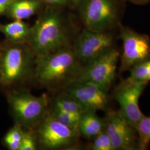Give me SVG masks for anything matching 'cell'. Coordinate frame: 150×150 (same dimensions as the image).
<instances>
[{
  "label": "cell",
  "instance_id": "obj_23",
  "mask_svg": "<svg viewBox=\"0 0 150 150\" xmlns=\"http://www.w3.org/2000/svg\"><path fill=\"white\" fill-rule=\"evenodd\" d=\"M43 4L52 7H62L72 4L71 0H41Z\"/></svg>",
  "mask_w": 150,
  "mask_h": 150
},
{
  "label": "cell",
  "instance_id": "obj_9",
  "mask_svg": "<svg viewBox=\"0 0 150 150\" xmlns=\"http://www.w3.org/2000/svg\"><path fill=\"white\" fill-rule=\"evenodd\" d=\"M113 35L108 31L85 28L75 38L72 47L77 59L83 65L114 47Z\"/></svg>",
  "mask_w": 150,
  "mask_h": 150
},
{
  "label": "cell",
  "instance_id": "obj_27",
  "mask_svg": "<svg viewBox=\"0 0 150 150\" xmlns=\"http://www.w3.org/2000/svg\"></svg>",
  "mask_w": 150,
  "mask_h": 150
},
{
  "label": "cell",
  "instance_id": "obj_20",
  "mask_svg": "<svg viewBox=\"0 0 150 150\" xmlns=\"http://www.w3.org/2000/svg\"><path fill=\"white\" fill-rule=\"evenodd\" d=\"M23 132V129L15 124L6 133L4 138V142L9 150H20Z\"/></svg>",
  "mask_w": 150,
  "mask_h": 150
},
{
  "label": "cell",
  "instance_id": "obj_3",
  "mask_svg": "<svg viewBox=\"0 0 150 150\" xmlns=\"http://www.w3.org/2000/svg\"><path fill=\"white\" fill-rule=\"evenodd\" d=\"M36 56L27 43H12L0 50V85L15 86L33 80Z\"/></svg>",
  "mask_w": 150,
  "mask_h": 150
},
{
  "label": "cell",
  "instance_id": "obj_21",
  "mask_svg": "<svg viewBox=\"0 0 150 150\" xmlns=\"http://www.w3.org/2000/svg\"><path fill=\"white\" fill-rule=\"evenodd\" d=\"M38 138L35 129H23L20 150H35L38 149Z\"/></svg>",
  "mask_w": 150,
  "mask_h": 150
},
{
  "label": "cell",
  "instance_id": "obj_15",
  "mask_svg": "<svg viewBox=\"0 0 150 150\" xmlns=\"http://www.w3.org/2000/svg\"><path fill=\"white\" fill-rule=\"evenodd\" d=\"M42 4L41 0H13L6 13L13 20H26L34 15Z\"/></svg>",
  "mask_w": 150,
  "mask_h": 150
},
{
  "label": "cell",
  "instance_id": "obj_12",
  "mask_svg": "<svg viewBox=\"0 0 150 150\" xmlns=\"http://www.w3.org/2000/svg\"><path fill=\"white\" fill-rule=\"evenodd\" d=\"M63 90L74 97L87 111L103 110L108 104V92L91 82L73 81Z\"/></svg>",
  "mask_w": 150,
  "mask_h": 150
},
{
  "label": "cell",
  "instance_id": "obj_17",
  "mask_svg": "<svg viewBox=\"0 0 150 150\" xmlns=\"http://www.w3.org/2000/svg\"><path fill=\"white\" fill-rule=\"evenodd\" d=\"M135 129L137 135V150H147L150 144V116L144 115Z\"/></svg>",
  "mask_w": 150,
  "mask_h": 150
},
{
  "label": "cell",
  "instance_id": "obj_22",
  "mask_svg": "<svg viewBox=\"0 0 150 150\" xmlns=\"http://www.w3.org/2000/svg\"><path fill=\"white\" fill-rule=\"evenodd\" d=\"M91 148L93 150H114L111 139L105 130L93 138Z\"/></svg>",
  "mask_w": 150,
  "mask_h": 150
},
{
  "label": "cell",
  "instance_id": "obj_14",
  "mask_svg": "<svg viewBox=\"0 0 150 150\" xmlns=\"http://www.w3.org/2000/svg\"><path fill=\"white\" fill-rule=\"evenodd\" d=\"M31 26L23 20H14L10 23L0 25V31L8 42L12 43H28Z\"/></svg>",
  "mask_w": 150,
  "mask_h": 150
},
{
  "label": "cell",
  "instance_id": "obj_16",
  "mask_svg": "<svg viewBox=\"0 0 150 150\" xmlns=\"http://www.w3.org/2000/svg\"><path fill=\"white\" fill-rule=\"evenodd\" d=\"M52 108L80 115H82L87 111L74 97L64 91L55 97L52 102Z\"/></svg>",
  "mask_w": 150,
  "mask_h": 150
},
{
  "label": "cell",
  "instance_id": "obj_5",
  "mask_svg": "<svg viewBox=\"0 0 150 150\" xmlns=\"http://www.w3.org/2000/svg\"><path fill=\"white\" fill-rule=\"evenodd\" d=\"M120 57L119 51L113 47L82 65L75 80L91 82L108 92L115 78Z\"/></svg>",
  "mask_w": 150,
  "mask_h": 150
},
{
  "label": "cell",
  "instance_id": "obj_18",
  "mask_svg": "<svg viewBox=\"0 0 150 150\" xmlns=\"http://www.w3.org/2000/svg\"><path fill=\"white\" fill-rule=\"evenodd\" d=\"M129 76L126 80L134 83L150 81V59L136 64L130 69Z\"/></svg>",
  "mask_w": 150,
  "mask_h": 150
},
{
  "label": "cell",
  "instance_id": "obj_2",
  "mask_svg": "<svg viewBox=\"0 0 150 150\" xmlns=\"http://www.w3.org/2000/svg\"><path fill=\"white\" fill-rule=\"evenodd\" d=\"M28 44L36 56L70 45L64 18L55 7L47 6L31 26Z\"/></svg>",
  "mask_w": 150,
  "mask_h": 150
},
{
  "label": "cell",
  "instance_id": "obj_25",
  "mask_svg": "<svg viewBox=\"0 0 150 150\" xmlns=\"http://www.w3.org/2000/svg\"><path fill=\"white\" fill-rule=\"evenodd\" d=\"M127 1L137 5H145L150 1V0H127Z\"/></svg>",
  "mask_w": 150,
  "mask_h": 150
},
{
  "label": "cell",
  "instance_id": "obj_1",
  "mask_svg": "<svg viewBox=\"0 0 150 150\" xmlns=\"http://www.w3.org/2000/svg\"><path fill=\"white\" fill-rule=\"evenodd\" d=\"M82 66L72 45H67L48 54L36 56L33 80L49 90H63L75 80Z\"/></svg>",
  "mask_w": 150,
  "mask_h": 150
},
{
  "label": "cell",
  "instance_id": "obj_24",
  "mask_svg": "<svg viewBox=\"0 0 150 150\" xmlns=\"http://www.w3.org/2000/svg\"><path fill=\"white\" fill-rule=\"evenodd\" d=\"M13 0H0V17L5 13Z\"/></svg>",
  "mask_w": 150,
  "mask_h": 150
},
{
  "label": "cell",
  "instance_id": "obj_11",
  "mask_svg": "<svg viewBox=\"0 0 150 150\" xmlns=\"http://www.w3.org/2000/svg\"><path fill=\"white\" fill-rule=\"evenodd\" d=\"M104 120V130L111 139L114 150H137L136 131L119 111L107 113Z\"/></svg>",
  "mask_w": 150,
  "mask_h": 150
},
{
  "label": "cell",
  "instance_id": "obj_8",
  "mask_svg": "<svg viewBox=\"0 0 150 150\" xmlns=\"http://www.w3.org/2000/svg\"><path fill=\"white\" fill-rule=\"evenodd\" d=\"M120 36L122 43L120 71H129L136 64L150 59V38L145 34L120 25Z\"/></svg>",
  "mask_w": 150,
  "mask_h": 150
},
{
  "label": "cell",
  "instance_id": "obj_4",
  "mask_svg": "<svg viewBox=\"0 0 150 150\" xmlns=\"http://www.w3.org/2000/svg\"><path fill=\"white\" fill-rule=\"evenodd\" d=\"M7 99L15 124L23 129H35L49 112L45 93L37 96L26 90H14L8 93Z\"/></svg>",
  "mask_w": 150,
  "mask_h": 150
},
{
  "label": "cell",
  "instance_id": "obj_26",
  "mask_svg": "<svg viewBox=\"0 0 150 150\" xmlns=\"http://www.w3.org/2000/svg\"><path fill=\"white\" fill-rule=\"evenodd\" d=\"M81 1L82 0H71V1L72 2V4L77 6V7L80 4Z\"/></svg>",
  "mask_w": 150,
  "mask_h": 150
},
{
  "label": "cell",
  "instance_id": "obj_7",
  "mask_svg": "<svg viewBox=\"0 0 150 150\" xmlns=\"http://www.w3.org/2000/svg\"><path fill=\"white\" fill-rule=\"evenodd\" d=\"M77 7L87 29L108 31L117 22V8L113 0H82Z\"/></svg>",
  "mask_w": 150,
  "mask_h": 150
},
{
  "label": "cell",
  "instance_id": "obj_13",
  "mask_svg": "<svg viewBox=\"0 0 150 150\" xmlns=\"http://www.w3.org/2000/svg\"><path fill=\"white\" fill-rule=\"evenodd\" d=\"M105 129V120L100 118L96 111H86L81 117L78 130L80 134L87 139H93Z\"/></svg>",
  "mask_w": 150,
  "mask_h": 150
},
{
  "label": "cell",
  "instance_id": "obj_10",
  "mask_svg": "<svg viewBox=\"0 0 150 150\" xmlns=\"http://www.w3.org/2000/svg\"><path fill=\"white\" fill-rule=\"evenodd\" d=\"M148 83H134L126 79L114 91L113 96L120 106L119 112L134 129L144 116L139 108V100Z\"/></svg>",
  "mask_w": 150,
  "mask_h": 150
},
{
  "label": "cell",
  "instance_id": "obj_6",
  "mask_svg": "<svg viewBox=\"0 0 150 150\" xmlns=\"http://www.w3.org/2000/svg\"><path fill=\"white\" fill-rule=\"evenodd\" d=\"M38 143L43 149L59 150L74 147L80 133L59 122L48 112L35 128Z\"/></svg>",
  "mask_w": 150,
  "mask_h": 150
},
{
  "label": "cell",
  "instance_id": "obj_19",
  "mask_svg": "<svg viewBox=\"0 0 150 150\" xmlns=\"http://www.w3.org/2000/svg\"><path fill=\"white\" fill-rule=\"evenodd\" d=\"M49 112L59 122L69 128L79 131L78 126L82 115L67 112L52 108Z\"/></svg>",
  "mask_w": 150,
  "mask_h": 150
}]
</instances>
